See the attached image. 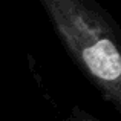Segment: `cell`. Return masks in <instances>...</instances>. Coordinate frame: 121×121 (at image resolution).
Here are the masks:
<instances>
[{"label": "cell", "instance_id": "1", "mask_svg": "<svg viewBox=\"0 0 121 121\" xmlns=\"http://www.w3.org/2000/svg\"><path fill=\"white\" fill-rule=\"evenodd\" d=\"M69 54L121 107V29L97 0H40Z\"/></svg>", "mask_w": 121, "mask_h": 121}]
</instances>
